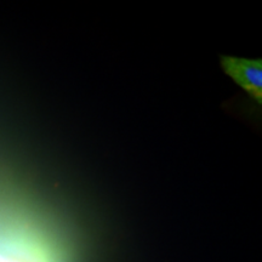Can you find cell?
I'll list each match as a JSON object with an SVG mask.
<instances>
[{
	"instance_id": "cell-1",
	"label": "cell",
	"mask_w": 262,
	"mask_h": 262,
	"mask_svg": "<svg viewBox=\"0 0 262 262\" xmlns=\"http://www.w3.org/2000/svg\"><path fill=\"white\" fill-rule=\"evenodd\" d=\"M221 64L226 74L233 79L239 86L262 102V62L232 56H224Z\"/></svg>"
}]
</instances>
